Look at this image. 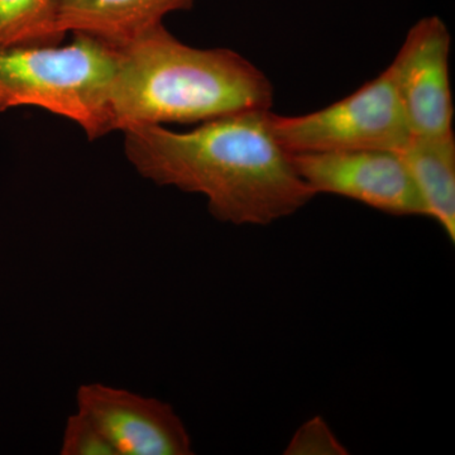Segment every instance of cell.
I'll return each mask as SVG.
<instances>
[{
	"label": "cell",
	"instance_id": "52a82bcc",
	"mask_svg": "<svg viewBox=\"0 0 455 455\" xmlns=\"http://www.w3.org/2000/svg\"><path fill=\"white\" fill-rule=\"evenodd\" d=\"M76 403L116 455L194 454L190 434L170 403L103 383L80 386Z\"/></svg>",
	"mask_w": 455,
	"mask_h": 455
},
{
	"label": "cell",
	"instance_id": "7c38bea8",
	"mask_svg": "<svg viewBox=\"0 0 455 455\" xmlns=\"http://www.w3.org/2000/svg\"><path fill=\"white\" fill-rule=\"evenodd\" d=\"M289 455H344L348 449L334 435L324 419L314 418L307 421L284 449Z\"/></svg>",
	"mask_w": 455,
	"mask_h": 455
},
{
	"label": "cell",
	"instance_id": "6da1fadb",
	"mask_svg": "<svg viewBox=\"0 0 455 455\" xmlns=\"http://www.w3.org/2000/svg\"><path fill=\"white\" fill-rule=\"evenodd\" d=\"M269 114H229L190 132L131 125L122 131L125 156L142 178L158 187L205 196L218 220L269 226L316 196L275 137Z\"/></svg>",
	"mask_w": 455,
	"mask_h": 455
},
{
	"label": "cell",
	"instance_id": "3957f363",
	"mask_svg": "<svg viewBox=\"0 0 455 455\" xmlns=\"http://www.w3.org/2000/svg\"><path fill=\"white\" fill-rule=\"evenodd\" d=\"M118 65V50L83 33L66 46L0 49V113L41 108L76 123L89 140L107 136Z\"/></svg>",
	"mask_w": 455,
	"mask_h": 455
},
{
	"label": "cell",
	"instance_id": "5b68a950",
	"mask_svg": "<svg viewBox=\"0 0 455 455\" xmlns=\"http://www.w3.org/2000/svg\"><path fill=\"white\" fill-rule=\"evenodd\" d=\"M290 155L299 175L315 196L348 197L398 217H427L414 180L396 151L352 149Z\"/></svg>",
	"mask_w": 455,
	"mask_h": 455
},
{
	"label": "cell",
	"instance_id": "ba28073f",
	"mask_svg": "<svg viewBox=\"0 0 455 455\" xmlns=\"http://www.w3.org/2000/svg\"><path fill=\"white\" fill-rule=\"evenodd\" d=\"M196 0H61L60 25L119 50L163 25L173 12L188 11Z\"/></svg>",
	"mask_w": 455,
	"mask_h": 455
},
{
	"label": "cell",
	"instance_id": "8fae6325",
	"mask_svg": "<svg viewBox=\"0 0 455 455\" xmlns=\"http://www.w3.org/2000/svg\"><path fill=\"white\" fill-rule=\"evenodd\" d=\"M60 454L116 455L98 425L79 410L66 421Z\"/></svg>",
	"mask_w": 455,
	"mask_h": 455
},
{
	"label": "cell",
	"instance_id": "277c9868",
	"mask_svg": "<svg viewBox=\"0 0 455 455\" xmlns=\"http://www.w3.org/2000/svg\"><path fill=\"white\" fill-rule=\"evenodd\" d=\"M272 132L290 154L388 149L412 137L390 68L331 106L304 116L269 114Z\"/></svg>",
	"mask_w": 455,
	"mask_h": 455
},
{
	"label": "cell",
	"instance_id": "30bf717a",
	"mask_svg": "<svg viewBox=\"0 0 455 455\" xmlns=\"http://www.w3.org/2000/svg\"><path fill=\"white\" fill-rule=\"evenodd\" d=\"M60 5L61 0H0V49L61 44Z\"/></svg>",
	"mask_w": 455,
	"mask_h": 455
},
{
	"label": "cell",
	"instance_id": "8992f818",
	"mask_svg": "<svg viewBox=\"0 0 455 455\" xmlns=\"http://www.w3.org/2000/svg\"><path fill=\"white\" fill-rule=\"evenodd\" d=\"M451 38L439 17L412 26L390 68L412 136L453 133Z\"/></svg>",
	"mask_w": 455,
	"mask_h": 455
},
{
	"label": "cell",
	"instance_id": "7a4b0ae2",
	"mask_svg": "<svg viewBox=\"0 0 455 455\" xmlns=\"http://www.w3.org/2000/svg\"><path fill=\"white\" fill-rule=\"evenodd\" d=\"M109 95L110 128L208 122L269 109L274 88L265 73L235 51L196 49L164 25L119 49Z\"/></svg>",
	"mask_w": 455,
	"mask_h": 455
},
{
	"label": "cell",
	"instance_id": "9c48e42d",
	"mask_svg": "<svg viewBox=\"0 0 455 455\" xmlns=\"http://www.w3.org/2000/svg\"><path fill=\"white\" fill-rule=\"evenodd\" d=\"M423 200L427 217L455 241V139L412 136L398 151Z\"/></svg>",
	"mask_w": 455,
	"mask_h": 455
}]
</instances>
